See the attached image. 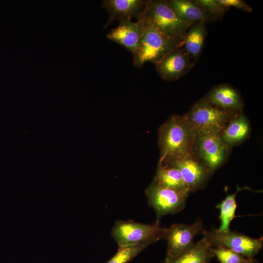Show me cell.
<instances>
[{"mask_svg": "<svg viewBox=\"0 0 263 263\" xmlns=\"http://www.w3.org/2000/svg\"><path fill=\"white\" fill-rule=\"evenodd\" d=\"M196 132L185 116L173 114L158 131L159 163H164L193 154Z\"/></svg>", "mask_w": 263, "mask_h": 263, "instance_id": "6da1fadb", "label": "cell"}, {"mask_svg": "<svg viewBox=\"0 0 263 263\" xmlns=\"http://www.w3.org/2000/svg\"><path fill=\"white\" fill-rule=\"evenodd\" d=\"M183 44L184 41L168 36L148 22L138 47L133 54V64L138 67L147 62L155 64L169 53L183 46Z\"/></svg>", "mask_w": 263, "mask_h": 263, "instance_id": "7a4b0ae2", "label": "cell"}, {"mask_svg": "<svg viewBox=\"0 0 263 263\" xmlns=\"http://www.w3.org/2000/svg\"><path fill=\"white\" fill-rule=\"evenodd\" d=\"M238 113L220 109L204 97L195 103L184 115L196 132L220 134L227 123Z\"/></svg>", "mask_w": 263, "mask_h": 263, "instance_id": "3957f363", "label": "cell"}, {"mask_svg": "<svg viewBox=\"0 0 263 263\" xmlns=\"http://www.w3.org/2000/svg\"><path fill=\"white\" fill-rule=\"evenodd\" d=\"M167 229L159 222L145 224L132 220H117L112 228L111 234L118 247L138 244L146 242L152 244L165 238Z\"/></svg>", "mask_w": 263, "mask_h": 263, "instance_id": "277c9868", "label": "cell"}, {"mask_svg": "<svg viewBox=\"0 0 263 263\" xmlns=\"http://www.w3.org/2000/svg\"><path fill=\"white\" fill-rule=\"evenodd\" d=\"M142 13L164 33L183 41L192 25L179 17L166 0H147Z\"/></svg>", "mask_w": 263, "mask_h": 263, "instance_id": "5b68a950", "label": "cell"}, {"mask_svg": "<svg viewBox=\"0 0 263 263\" xmlns=\"http://www.w3.org/2000/svg\"><path fill=\"white\" fill-rule=\"evenodd\" d=\"M230 148L222 140L220 134L196 132L193 153L213 174L226 161Z\"/></svg>", "mask_w": 263, "mask_h": 263, "instance_id": "8992f818", "label": "cell"}, {"mask_svg": "<svg viewBox=\"0 0 263 263\" xmlns=\"http://www.w3.org/2000/svg\"><path fill=\"white\" fill-rule=\"evenodd\" d=\"M212 246H224L246 258H252L263 247V238H253L233 232H222L216 228L207 231L203 234Z\"/></svg>", "mask_w": 263, "mask_h": 263, "instance_id": "52a82bcc", "label": "cell"}, {"mask_svg": "<svg viewBox=\"0 0 263 263\" xmlns=\"http://www.w3.org/2000/svg\"><path fill=\"white\" fill-rule=\"evenodd\" d=\"M149 205L154 210L157 221L164 216L175 214L183 210L189 193L165 188L153 182L145 191Z\"/></svg>", "mask_w": 263, "mask_h": 263, "instance_id": "ba28073f", "label": "cell"}, {"mask_svg": "<svg viewBox=\"0 0 263 263\" xmlns=\"http://www.w3.org/2000/svg\"><path fill=\"white\" fill-rule=\"evenodd\" d=\"M206 231L202 222L197 220L191 225L174 224L167 229L165 238L167 240V257L171 259L179 256L194 243L197 235Z\"/></svg>", "mask_w": 263, "mask_h": 263, "instance_id": "9c48e42d", "label": "cell"}, {"mask_svg": "<svg viewBox=\"0 0 263 263\" xmlns=\"http://www.w3.org/2000/svg\"><path fill=\"white\" fill-rule=\"evenodd\" d=\"M160 163L169 165L178 169L190 193L203 188L212 174L194 154Z\"/></svg>", "mask_w": 263, "mask_h": 263, "instance_id": "30bf717a", "label": "cell"}, {"mask_svg": "<svg viewBox=\"0 0 263 263\" xmlns=\"http://www.w3.org/2000/svg\"><path fill=\"white\" fill-rule=\"evenodd\" d=\"M133 22L131 19L120 22L119 25L113 28L107 34L111 40L125 47L133 54L136 51L141 38L148 24V21L142 12Z\"/></svg>", "mask_w": 263, "mask_h": 263, "instance_id": "8fae6325", "label": "cell"}, {"mask_svg": "<svg viewBox=\"0 0 263 263\" xmlns=\"http://www.w3.org/2000/svg\"><path fill=\"white\" fill-rule=\"evenodd\" d=\"M182 47L170 52L155 64L156 69L163 79L176 80L188 73L194 64L195 60Z\"/></svg>", "mask_w": 263, "mask_h": 263, "instance_id": "7c38bea8", "label": "cell"}, {"mask_svg": "<svg viewBox=\"0 0 263 263\" xmlns=\"http://www.w3.org/2000/svg\"><path fill=\"white\" fill-rule=\"evenodd\" d=\"M147 0H105L102 7L109 14V19L106 26L113 20L120 22L133 17L136 18L144 9Z\"/></svg>", "mask_w": 263, "mask_h": 263, "instance_id": "4fadbf2b", "label": "cell"}, {"mask_svg": "<svg viewBox=\"0 0 263 263\" xmlns=\"http://www.w3.org/2000/svg\"><path fill=\"white\" fill-rule=\"evenodd\" d=\"M205 97L211 104L223 110L240 113L242 112L244 102L239 92L227 84H221L212 88Z\"/></svg>", "mask_w": 263, "mask_h": 263, "instance_id": "5bb4252c", "label": "cell"}, {"mask_svg": "<svg viewBox=\"0 0 263 263\" xmlns=\"http://www.w3.org/2000/svg\"><path fill=\"white\" fill-rule=\"evenodd\" d=\"M251 127L246 116L242 112L235 115L220 133L223 141L230 148L247 139Z\"/></svg>", "mask_w": 263, "mask_h": 263, "instance_id": "9a60e30c", "label": "cell"}, {"mask_svg": "<svg viewBox=\"0 0 263 263\" xmlns=\"http://www.w3.org/2000/svg\"><path fill=\"white\" fill-rule=\"evenodd\" d=\"M213 248L211 244L204 237L176 257L171 259L166 258L164 263H207L214 256Z\"/></svg>", "mask_w": 263, "mask_h": 263, "instance_id": "2e32d148", "label": "cell"}, {"mask_svg": "<svg viewBox=\"0 0 263 263\" xmlns=\"http://www.w3.org/2000/svg\"><path fill=\"white\" fill-rule=\"evenodd\" d=\"M166 1L179 17L191 25L211 19L195 0H169Z\"/></svg>", "mask_w": 263, "mask_h": 263, "instance_id": "e0dca14e", "label": "cell"}, {"mask_svg": "<svg viewBox=\"0 0 263 263\" xmlns=\"http://www.w3.org/2000/svg\"><path fill=\"white\" fill-rule=\"evenodd\" d=\"M152 182L165 188L190 193L180 171L169 165L158 163Z\"/></svg>", "mask_w": 263, "mask_h": 263, "instance_id": "ac0fdd59", "label": "cell"}, {"mask_svg": "<svg viewBox=\"0 0 263 263\" xmlns=\"http://www.w3.org/2000/svg\"><path fill=\"white\" fill-rule=\"evenodd\" d=\"M207 30L206 22L192 24L188 29L184 41V49L194 60L202 51Z\"/></svg>", "mask_w": 263, "mask_h": 263, "instance_id": "d6986e66", "label": "cell"}, {"mask_svg": "<svg viewBox=\"0 0 263 263\" xmlns=\"http://www.w3.org/2000/svg\"><path fill=\"white\" fill-rule=\"evenodd\" d=\"M243 188L237 187V191L233 194L226 196L220 204L216 206L220 209L219 218L221 225L218 230L222 232L230 231V225L235 217V211L237 207L236 196L237 193L243 189Z\"/></svg>", "mask_w": 263, "mask_h": 263, "instance_id": "ffe728a7", "label": "cell"}, {"mask_svg": "<svg viewBox=\"0 0 263 263\" xmlns=\"http://www.w3.org/2000/svg\"><path fill=\"white\" fill-rule=\"evenodd\" d=\"M152 244L151 242H146L119 247L116 253L106 263H128Z\"/></svg>", "mask_w": 263, "mask_h": 263, "instance_id": "44dd1931", "label": "cell"}, {"mask_svg": "<svg viewBox=\"0 0 263 263\" xmlns=\"http://www.w3.org/2000/svg\"><path fill=\"white\" fill-rule=\"evenodd\" d=\"M213 254L221 263H244L247 259L243 256L224 246L213 248Z\"/></svg>", "mask_w": 263, "mask_h": 263, "instance_id": "7402d4cb", "label": "cell"}, {"mask_svg": "<svg viewBox=\"0 0 263 263\" xmlns=\"http://www.w3.org/2000/svg\"><path fill=\"white\" fill-rule=\"evenodd\" d=\"M195 1L206 11L211 19L222 17L227 9L220 4L217 0H196Z\"/></svg>", "mask_w": 263, "mask_h": 263, "instance_id": "603a6c76", "label": "cell"}, {"mask_svg": "<svg viewBox=\"0 0 263 263\" xmlns=\"http://www.w3.org/2000/svg\"><path fill=\"white\" fill-rule=\"evenodd\" d=\"M217 1L220 4L227 9L230 7H233L247 12L252 11V9L243 0H217Z\"/></svg>", "mask_w": 263, "mask_h": 263, "instance_id": "cb8c5ba5", "label": "cell"}, {"mask_svg": "<svg viewBox=\"0 0 263 263\" xmlns=\"http://www.w3.org/2000/svg\"><path fill=\"white\" fill-rule=\"evenodd\" d=\"M244 263H257L252 258L247 259Z\"/></svg>", "mask_w": 263, "mask_h": 263, "instance_id": "d4e9b609", "label": "cell"}]
</instances>
